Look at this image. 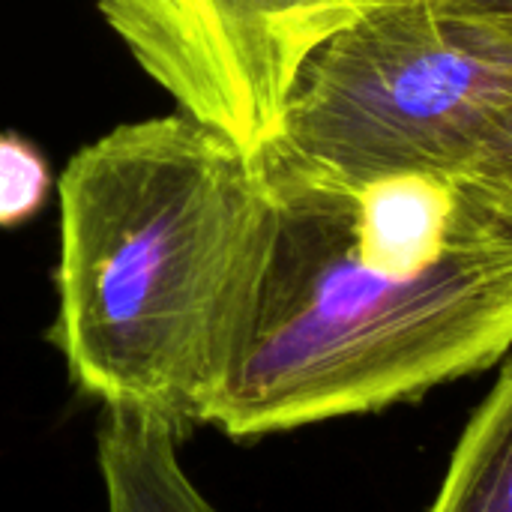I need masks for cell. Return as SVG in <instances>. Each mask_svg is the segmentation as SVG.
I'll list each match as a JSON object with an SVG mask.
<instances>
[{"label":"cell","mask_w":512,"mask_h":512,"mask_svg":"<svg viewBox=\"0 0 512 512\" xmlns=\"http://www.w3.org/2000/svg\"><path fill=\"white\" fill-rule=\"evenodd\" d=\"M387 0H96L177 111L261 156L303 63Z\"/></svg>","instance_id":"277c9868"},{"label":"cell","mask_w":512,"mask_h":512,"mask_svg":"<svg viewBox=\"0 0 512 512\" xmlns=\"http://www.w3.org/2000/svg\"><path fill=\"white\" fill-rule=\"evenodd\" d=\"M276 237L201 426L234 441L378 414L512 348V222L465 180L270 174Z\"/></svg>","instance_id":"6da1fadb"},{"label":"cell","mask_w":512,"mask_h":512,"mask_svg":"<svg viewBox=\"0 0 512 512\" xmlns=\"http://www.w3.org/2000/svg\"><path fill=\"white\" fill-rule=\"evenodd\" d=\"M54 192L48 156L18 132H0V228L36 219Z\"/></svg>","instance_id":"52a82bcc"},{"label":"cell","mask_w":512,"mask_h":512,"mask_svg":"<svg viewBox=\"0 0 512 512\" xmlns=\"http://www.w3.org/2000/svg\"><path fill=\"white\" fill-rule=\"evenodd\" d=\"M429 512H512V360L465 426Z\"/></svg>","instance_id":"8992f818"},{"label":"cell","mask_w":512,"mask_h":512,"mask_svg":"<svg viewBox=\"0 0 512 512\" xmlns=\"http://www.w3.org/2000/svg\"><path fill=\"white\" fill-rule=\"evenodd\" d=\"M465 183L504 219L512 222V120L492 138L465 174Z\"/></svg>","instance_id":"ba28073f"},{"label":"cell","mask_w":512,"mask_h":512,"mask_svg":"<svg viewBox=\"0 0 512 512\" xmlns=\"http://www.w3.org/2000/svg\"><path fill=\"white\" fill-rule=\"evenodd\" d=\"M57 315L48 342L102 411L183 441L249 324L276 237L261 159L168 114L81 147L57 180Z\"/></svg>","instance_id":"7a4b0ae2"},{"label":"cell","mask_w":512,"mask_h":512,"mask_svg":"<svg viewBox=\"0 0 512 512\" xmlns=\"http://www.w3.org/2000/svg\"><path fill=\"white\" fill-rule=\"evenodd\" d=\"M180 435L141 411H102L96 459L105 512H219L189 480Z\"/></svg>","instance_id":"5b68a950"},{"label":"cell","mask_w":512,"mask_h":512,"mask_svg":"<svg viewBox=\"0 0 512 512\" xmlns=\"http://www.w3.org/2000/svg\"><path fill=\"white\" fill-rule=\"evenodd\" d=\"M512 120V33L438 0H387L300 69L270 174L366 186L402 174L465 180Z\"/></svg>","instance_id":"3957f363"}]
</instances>
